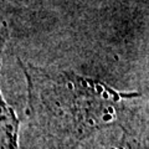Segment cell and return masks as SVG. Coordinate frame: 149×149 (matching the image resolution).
<instances>
[{
	"label": "cell",
	"mask_w": 149,
	"mask_h": 149,
	"mask_svg": "<svg viewBox=\"0 0 149 149\" xmlns=\"http://www.w3.org/2000/svg\"><path fill=\"white\" fill-rule=\"evenodd\" d=\"M5 34L0 32V51H1ZM19 120L14 109L4 101L0 93V149H17Z\"/></svg>",
	"instance_id": "cell-3"
},
{
	"label": "cell",
	"mask_w": 149,
	"mask_h": 149,
	"mask_svg": "<svg viewBox=\"0 0 149 149\" xmlns=\"http://www.w3.org/2000/svg\"><path fill=\"white\" fill-rule=\"evenodd\" d=\"M27 77L29 114L47 149H73L119 119L123 95L72 72L21 63Z\"/></svg>",
	"instance_id": "cell-1"
},
{
	"label": "cell",
	"mask_w": 149,
	"mask_h": 149,
	"mask_svg": "<svg viewBox=\"0 0 149 149\" xmlns=\"http://www.w3.org/2000/svg\"><path fill=\"white\" fill-rule=\"evenodd\" d=\"M120 136L118 138L108 139V132L104 133V129L100 130V138L97 141L88 142L87 149H147V139L143 138L147 134L141 132H134V128L124 127V123L120 120Z\"/></svg>",
	"instance_id": "cell-2"
}]
</instances>
